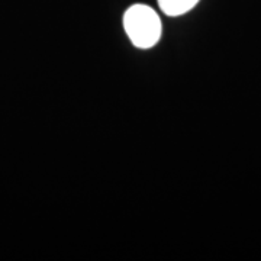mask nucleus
<instances>
[{
  "label": "nucleus",
  "mask_w": 261,
  "mask_h": 261,
  "mask_svg": "<svg viewBox=\"0 0 261 261\" xmlns=\"http://www.w3.org/2000/svg\"><path fill=\"white\" fill-rule=\"evenodd\" d=\"M123 28L134 47L140 49L154 47L163 31L159 13L147 5L130 6L123 15Z\"/></svg>",
  "instance_id": "nucleus-1"
},
{
  "label": "nucleus",
  "mask_w": 261,
  "mask_h": 261,
  "mask_svg": "<svg viewBox=\"0 0 261 261\" xmlns=\"http://www.w3.org/2000/svg\"><path fill=\"white\" fill-rule=\"evenodd\" d=\"M160 9L167 16H180L195 8L199 0H157Z\"/></svg>",
  "instance_id": "nucleus-2"
}]
</instances>
